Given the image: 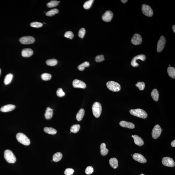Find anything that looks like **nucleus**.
Segmentation results:
<instances>
[{
	"instance_id": "obj_21",
	"label": "nucleus",
	"mask_w": 175,
	"mask_h": 175,
	"mask_svg": "<svg viewBox=\"0 0 175 175\" xmlns=\"http://www.w3.org/2000/svg\"><path fill=\"white\" fill-rule=\"evenodd\" d=\"M109 163L110 166L114 169H116L118 166V161L116 158H114L110 159Z\"/></svg>"
},
{
	"instance_id": "obj_2",
	"label": "nucleus",
	"mask_w": 175,
	"mask_h": 175,
	"mask_svg": "<svg viewBox=\"0 0 175 175\" xmlns=\"http://www.w3.org/2000/svg\"><path fill=\"white\" fill-rule=\"evenodd\" d=\"M16 138L18 141L22 144L25 146L30 144V141L29 138L23 133H18L16 135Z\"/></svg>"
},
{
	"instance_id": "obj_40",
	"label": "nucleus",
	"mask_w": 175,
	"mask_h": 175,
	"mask_svg": "<svg viewBox=\"0 0 175 175\" xmlns=\"http://www.w3.org/2000/svg\"><path fill=\"white\" fill-rule=\"evenodd\" d=\"M94 172L93 168L92 166H89L86 168L85 172L86 174L90 175L93 173Z\"/></svg>"
},
{
	"instance_id": "obj_41",
	"label": "nucleus",
	"mask_w": 175,
	"mask_h": 175,
	"mask_svg": "<svg viewBox=\"0 0 175 175\" xmlns=\"http://www.w3.org/2000/svg\"><path fill=\"white\" fill-rule=\"evenodd\" d=\"M56 94L58 96L60 97H64L65 95V93L63 91L62 89L59 88L56 92Z\"/></svg>"
},
{
	"instance_id": "obj_28",
	"label": "nucleus",
	"mask_w": 175,
	"mask_h": 175,
	"mask_svg": "<svg viewBox=\"0 0 175 175\" xmlns=\"http://www.w3.org/2000/svg\"><path fill=\"white\" fill-rule=\"evenodd\" d=\"M13 77V75L12 74H8L5 77L4 81L5 84L7 85L10 83Z\"/></svg>"
},
{
	"instance_id": "obj_34",
	"label": "nucleus",
	"mask_w": 175,
	"mask_h": 175,
	"mask_svg": "<svg viewBox=\"0 0 175 175\" xmlns=\"http://www.w3.org/2000/svg\"><path fill=\"white\" fill-rule=\"evenodd\" d=\"M94 1V0H89L86 2L83 5V8L86 9H88L91 8L92 3Z\"/></svg>"
},
{
	"instance_id": "obj_36",
	"label": "nucleus",
	"mask_w": 175,
	"mask_h": 175,
	"mask_svg": "<svg viewBox=\"0 0 175 175\" xmlns=\"http://www.w3.org/2000/svg\"><path fill=\"white\" fill-rule=\"evenodd\" d=\"M41 77L42 79L47 81L50 80L52 76L50 74L44 73L42 75Z\"/></svg>"
},
{
	"instance_id": "obj_1",
	"label": "nucleus",
	"mask_w": 175,
	"mask_h": 175,
	"mask_svg": "<svg viewBox=\"0 0 175 175\" xmlns=\"http://www.w3.org/2000/svg\"><path fill=\"white\" fill-rule=\"evenodd\" d=\"M130 114L134 116L145 119L147 118V114L144 110L140 109H131L129 111Z\"/></svg>"
},
{
	"instance_id": "obj_27",
	"label": "nucleus",
	"mask_w": 175,
	"mask_h": 175,
	"mask_svg": "<svg viewBox=\"0 0 175 175\" xmlns=\"http://www.w3.org/2000/svg\"><path fill=\"white\" fill-rule=\"evenodd\" d=\"M62 157V154L60 152H57L53 156V160L55 162H57L60 161Z\"/></svg>"
},
{
	"instance_id": "obj_48",
	"label": "nucleus",
	"mask_w": 175,
	"mask_h": 175,
	"mask_svg": "<svg viewBox=\"0 0 175 175\" xmlns=\"http://www.w3.org/2000/svg\"><path fill=\"white\" fill-rule=\"evenodd\" d=\"M1 69H0V74H1Z\"/></svg>"
},
{
	"instance_id": "obj_29",
	"label": "nucleus",
	"mask_w": 175,
	"mask_h": 175,
	"mask_svg": "<svg viewBox=\"0 0 175 175\" xmlns=\"http://www.w3.org/2000/svg\"><path fill=\"white\" fill-rule=\"evenodd\" d=\"M46 62L48 66H54L57 64L58 61L55 59H50L46 60Z\"/></svg>"
},
{
	"instance_id": "obj_47",
	"label": "nucleus",
	"mask_w": 175,
	"mask_h": 175,
	"mask_svg": "<svg viewBox=\"0 0 175 175\" xmlns=\"http://www.w3.org/2000/svg\"><path fill=\"white\" fill-rule=\"evenodd\" d=\"M140 175H144V174H140Z\"/></svg>"
},
{
	"instance_id": "obj_19",
	"label": "nucleus",
	"mask_w": 175,
	"mask_h": 175,
	"mask_svg": "<svg viewBox=\"0 0 175 175\" xmlns=\"http://www.w3.org/2000/svg\"><path fill=\"white\" fill-rule=\"evenodd\" d=\"M134 142L135 144L138 146H143L144 144V142L142 139L140 137L137 135H134L133 137Z\"/></svg>"
},
{
	"instance_id": "obj_32",
	"label": "nucleus",
	"mask_w": 175,
	"mask_h": 175,
	"mask_svg": "<svg viewBox=\"0 0 175 175\" xmlns=\"http://www.w3.org/2000/svg\"><path fill=\"white\" fill-rule=\"evenodd\" d=\"M59 12L58 9L55 8V9H52L46 12V16H48L51 17L55 15V14H57L59 13Z\"/></svg>"
},
{
	"instance_id": "obj_38",
	"label": "nucleus",
	"mask_w": 175,
	"mask_h": 175,
	"mask_svg": "<svg viewBox=\"0 0 175 175\" xmlns=\"http://www.w3.org/2000/svg\"><path fill=\"white\" fill-rule=\"evenodd\" d=\"M86 33V30L84 28H82L80 30L79 32L78 35L79 37L81 38H83Z\"/></svg>"
},
{
	"instance_id": "obj_16",
	"label": "nucleus",
	"mask_w": 175,
	"mask_h": 175,
	"mask_svg": "<svg viewBox=\"0 0 175 175\" xmlns=\"http://www.w3.org/2000/svg\"><path fill=\"white\" fill-rule=\"evenodd\" d=\"M34 53L32 49L25 48L23 49L22 51V55L23 57H28L31 56Z\"/></svg>"
},
{
	"instance_id": "obj_44",
	"label": "nucleus",
	"mask_w": 175,
	"mask_h": 175,
	"mask_svg": "<svg viewBox=\"0 0 175 175\" xmlns=\"http://www.w3.org/2000/svg\"><path fill=\"white\" fill-rule=\"evenodd\" d=\"M171 146L173 147H175V140H173V141L171 142Z\"/></svg>"
},
{
	"instance_id": "obj_14",
	"label": "nucleus",
	"mask_w": 175,
	"mask_h": 175,
	"mask_svg": "<svg viewBox=\"0 0 175 175\" xmlns=\"http://www.w3.org/2000/svg\"><path fill=\"white\" fill-rule=\"evenodd\" d=\"M133 158L135 161L140 163H145L147 162V160L145 157L141 154L135 153L133 155Z\"/></svg>"
},
{
	"instance_id": "obj_37",
	"label": "nucleus",
	"mask_w": 175,
	"mask_h": 175,
	"mask_svg": "<svg viewBox=\"0 0 175 175\" xmlns=\"http://www.w3.org/2000/svg\"><path fill=\"white\" fill-rule=\"evenodd\" d=\"M140 90H143L144 89L145 87V83L143 82H139L135 85Z\"/></svg>"
},
{
	"instance_id": "obj_23",
	"label": "nucleus",
	"mask_w": 175,
	"mask_h": 175,
	"mask_svg": "<svg viewBox=\"0 0 175 175\" xmlns=\"http://www.w3.org/2000/svg\"><path fill=\"white\" fill-rule=\"evenodd\" d=\"M101 153L102 156H105L108 154V150L106 148V145L104 143H103L101 145Z\"/></svg>"
},
{
	"instance_id": "obj_25",
	"label": "nucleus",
	"mask_w": 175,
	"mask_h": 175,
	"mask_svg": "<svg viewBox=\"0 0 175 175\" xmlns=\"http://www.w3.org/2000/svg\"><path fill=\"white\" fill-rule=\"evenodd\" d=\"M169 76L171 78H175V68L174 67L169 66L167 70Z\"/></svg>"
},
{
	"instance_id": "obj_43",
	"label": "nucleus",
	"mask_w": 175,
	"mask_h": 175,
	"mask_svg": "<svg viewBox=\"0 0 175 175\" xmlns=\"http://www.w3.org/2000/svg\"><path fill=\"white\" fill-rule=\"evenodd\" d=\"M104 55H98L95 57L96 61L98 62H101L104 61Z\"/></svg>"
},
{
	"instance_id": "obj_30",
	"label": "nucleus",
	"mask_w": 175,
	"mask_h": 175,
	"mask_svg": "<svg viewBox=\"0 0 175 175\" xmlns=\"http://www.w3.org/2000/svg\"><path fill=\"white\" fill-rule=\"evenodd\" d=\"M60 2V1H51L47 4V5L48 8H53V7H56V6L58 5L59 3Z\"/></svg>"
},
{
	"instance_id": "obj_42",
	"label": "nucleus",
	"mask_w": 175,
	"mask_h": 175,
	"mask_svg": "<svg viewBox=\"0 0 175 175\" xmlns=\"http://www.w3.org/2000/svg\"><path fill=\"white\" fill-rule=\"evenodd\" d=\"M74 172V170L72 168H67L65 170L64 174L65 175H72Z\"/></svg>"
},
{
	"instance_id": "obj_45",
	"label": "nucleus",
	"mask_w": 175,
	"mask_h": 175,
	"mask_svg": "<svg viewBox=\"0 0 175 175\" xmlns=\"http://www.w3.org/2000/svg\"><path fill=\"white\" fill-rule=\"evenodd\" d=\"M121 2L123 3H125L128 2L127 0H121Z\"/></svg>"
},
{
	"instance_id": "obj_5",
	"label": "nucleus",
	"mask_w": 175,
	"mask_h": 175,
	"mask_svg": "<svg viewBox=\"0 0 175 175\" xmlns=\"http://www.w3.org/2000/svg\"><path fill=\"white\" fill-rule=\"evenodd\" d=\"M107 86L110 90L114 92H118L121 89V86L119 83L114 81H109L107 82Z\"/></svg>"
},
{
	"instance_id": "obj_39",
	"label": "nucleus",
	"mask_w": 175,
	"mask_h": 175,
	"mask_svg": "<svg viewBox=\"0 0 175 175\" xmlns=\"http://www.w3.org/2000/svg\"><path fill=\"white\" fill-rule=\"evenodd\" d=\"M64 36L67 38L72 39L74 37V35L72 32L71 31H68L65 33L64 34Z\"/></svg>"
},
{
	"instance_id": "obj_13",
	"label": "nucleus",
	"mask_w": 175,
	"mask_h": 175,
	"mask_svg": "<svg viewBox=\"0 0 175 175\" xmlns=\"http://www.w3.org/2000/svg\"><path fill=\"white\" fill-rule=\"evenodd\" d=\"M113 17V12L110 11H106L102 16V18L104 22H109L111 21Z\"/></svg>"
},
{
	"instance_id": "obj_22",
	"label": "nucleus",
	"mask_w": 175,
	"mask_h": 175,
	"mask_svg": "<svg viewBox=\"0 0 175 175\" xmlns=\"http://www.w3.org/2000/svg\"><path fill=\"white\" fill-rule=\"evenodd\" d=\"M44 130L45 133L50 135H55L57 132L56 129L51 127H46L44 128Z\"/></svg>"
},
{
	"instance_id": "obj_7",
	"label": "nucleus",
	"mask_w": 175,
	"mask_h": 175,
	"mask_svg": "<svg viewBox=\"0 0 175 175\" xmlns=\"http://www.w3.org/2000/svg\"><path fill=\"white\" fill-rule=\"evenodd\" d=\"M161 129L158 124H157L152 129V136L153 138L156 139L161 135Z\"/></svg>"
},
{
	"instance_id": "obj_50",
	"label": "nucleus",
	"mask_w": 175,
	"mask_h": 175,
	"mask_svg": "<svg viewBox=\"0 0 175 175\" xmlns=\"http://www.w3.org/2000/svg\"><path fill=\"white\" fill-rule=\"evenodd\" d=\"M169 66H170V65H169Z\"/></svg>"
},
{
	"instance_id": "obj_15",
	"label": "nucleus",
	"mask_w": 175,
	"mask_h": 175,
	"mask_svg": "<svg viewBox=\"0 0 175 175\" xmlns=\"http://www.w3.org/2000/svg\"><path fill=\"white\" fill-rule=\"evenodd\" d=\"M73 86L74 88H80L84 89L86 87V85L84 82L81 80L75 79L72 83Z\"/></svg>"
},
{
	"instance_id": "obj_4",
	"label": "nucleus",
	"mask_w": 175,
	"mask_h": 175,
	"mask_svg": "<svg viewBox=\"0 0 175 175\" xmlns=\"http://www.w3.org/2000/svg\"><path fill=\"white\" fill-rule=\"evenodd\" d=\"M92 111L95 117L97 118L100 117L102 111V106L100 103L98 102L94 103L92 105Z\"/></svg>"
},
{
	"instance_id": "obj_20",
	"label": "nucleus",
	"mask_w": 175,
	"mask_h": 175,
	"mask_svg": "<svg viewBox=\"0 0 175 175\" xmlns=\"http://www.w3.org/2000/svg\"><path fill=\"white\" fill-rule=\"evenodd\" d=\"M53 110L51 108L48 107L47 108L46 110L45 111V117L46 119H50L52 118L53 114Z\"/></svg>"
},
{
	"instance_id": "obj_33",
	"label": "nucleus",
	"mask_w": 175,
	"mask_h": 175,
	"mask_svg": "<svg viewBox=\"0 0 175 175\" xmlns=\"http://www.w3.org/2000/svg\"><path fill=\"white\" fill-rule=\"evenodd\" d=\"M89 63L88 62L86 61L79 66L78 69L80 71H83L85 69V68L89 67Z\"/></svg>"
},
{
	"instance_id": "obj_31",
	"label": "nucleus",
	"mask_w": 175,
	"mask_h": 175,
	"mask_svg": "<svg viewBox=\"0 0 175 175\" xmlns=\"http://www.w3.org/2000/svg\"><path fill=\"white\" fill-rule=\"evenodd\" d=\"M80 129V125L79 124H75L71 127V132L76 133Z\"/></svg>"
},
{
	"instance_id": "obj_49",
	"label": "nucleus",
	"mask_w": 175,
	"mask_h": 175,
	"mask_svg": "<svg viewBox=\"0 0 175 175\" xmlns=\"http://www.w3.org/2000/svg\"><path fill=\"white\" fill-rule=\"evenodd\" d=\"M133 135H132V137H133Z\"/></svg>"
},
{
	"instance_id": "obj_9",
	"label": "nucleus",
	"mask_w": 175,
	"mask_h": 175,
	"mask_svg": "<svg viewBox=\"0 0 175 175\" xmlns=\"http://www.w3.org/2000/svg\"><path fill=\"white\" fill-rule=\"evenodd\" d=\"M162 163L164 166L167 167H174L175 163L172 158L169 157H164L162 159Z\"/></svg>"
},
{
	"instance_id": "obj_11",
	"label": "nucleus",
	"mask_w": 175,
	"mask_h": 175,
	"mask_svg": "<svg viewBox=\"0 0 175 175\" xmlns=\"http://www.w3.org/2000/svg\"><path fill=\"white\" fill-rule=\"evenodd\" d=\"M146 57L144 55H137L132 59L131 61V66L134 67H137L139 66L138 64L136 62L137 60H140L142 61H144L146 60Z\"/></svg>"
},
{
	"instance_id": "obj_3",
	"label": "nucleus",
	"mask_w": 175,
	"mask_h": 175,
	"mask_svg": "<svg viewBox=\"0 0 175 175\" xmlns=\"http://www.w3.org/2000/svg\"><path fill=\"white\" fill-rule=\"evenodd\" d=\"M4 157L6 161L9 163H14L16 161V158L14 154L12 151L9 150L5 151Z\"/></svg>"
},
{
	"instance_id": "obj_17",
	"label": "nucleus",
	"mask_w": 175,
	"mask_h": 175,
	"mask_svg": "<svg viewBox=\"0 0 175 175\" xmlns=\"http://www.w3.org/2000/svg\"><path fill=\"white\" fill-rule=\"evenodd\" d=\"M15 106L12 104L5 105L0 108V111L3 112H8L13 110L15 108Z\"/></svg>"
},
{
	"instance_id": "obj_46",
	"label": "nucleus",
	"mask_w": 175,
	"mask_h": 175,
	"mask_svg": "<svg viewBox=\"0 0 175 175\" xmlns=\"http://www.w3.org/2000/svg\"><path fill=\"white\" fill-rule=\"evenodd\" d=\"M172 29H173L174 32L175 33V25H173L172 27Z\"/></svg>"
},
{
	"instance_id": "obj_8",
	"label": "nucleus",
	"mask_w": 175,
	"mask_h": 175,
	"mask_svg": "<svg viewBox=\"0 0 175 175\" xmlns=\"http://www.w3.org/2000/svg\"><path fill=\"white\" fill-rule=\"evenodd\" d=\"M166 40L165 37L162 36L160 38L158 42L157 45V51L159 53L161 52L162 51L166 45Z\"/></svg>"
},
{
	"instance_id": "obj_24",
	"label": "nucleus",
	"mask_w": 175,
	"mask_h": 175,
	"mask_svg": "<svg viewBox=\"0 0 175 175\" xmlns=\"http://www.w3.org/2000/svg\"><path fill=\"white\" fill-rule=\"evenodd\" d=\"M151 97L155 101L157 102L158 100L159 94L158 91L156 89H153L151 93Z\"/></svg>"
},
{
	"instance_id": "obj_18",
	"label": "nucleus",
	"mask_w": 175,
	"mask_h": 175,
	"mask_svg": "<svg viewBox=\"0 0 175 175\" xmlns=\"http://www.w3.org/2000/svg\"><path fill=\"white\" fill-rule=\"evenodd\" d=\"M121 126L123 127L127 128L130 129H133L135 127V125L132 123L124 121H122L119 123Z\"/></svg>"
},
{
	"instance_id": "obj_12",
	"label": "nucleus",
	"mask_w": 175,
	"mask_h": 175,
	"mask_svg": "<svg viewBox=\"0 0 175 175\" xmlns=\"http://www.w3.org/2000/svg\"><path fill=\"white\" fill-rule=\"evenodd\" d=\"M131 41L132 43L134 45H140L142 42V38L140 34H135L132 38Z\"/></svg>"
},
{
	"instance_id": "obj_26",
	"label": "nucleus",
	"mask_w": 175,
	"mask_h": 175,
	"mask_svg": "<svg viewBox=\"0 0 175 175\" xmlns=\"http://www.w3.org/2000/svg\"><path fill=\"white\" fill-rule=\"evenodd\" d=\"M85 114V110L83 108H81L79 111L76 115V118L78 121L82 120Z\"/></svg>"
},
{
	"instance_id": "obj_10",
	"label": "nucleus",
	"mask_w": 175,
	"mask_h": 175,
	"mask_svg": "<svg viewBox=\"0 0 175 175\" xmlns=\"http://www.w3.org/2000/svg\"><path fill=\"white\" fill-rule=\"evenodd\" d=\"M35 39L33 37L27 36L22 37L20 39L19 41L21 44L27 45L33 44L35 41Z\"/></svg>"
},
{
	"instance_id": "obj_6",
	"label": "nucleus",
	"mask_w": 175,
	"mask_h": 175,
	"mask_svg": "<svg viewBox=\"0 0 175 175\" xmlns=\"http://www.w3.org/2000/svg\"><path fill=\"white\" fill-rule=\"evenodd\" d=\"M142 11L143 14L147 16L151 17L153 15V11L151 7L148 5L143 4L142 6Z\"/></svg>"
},
{
	"instance_id": "obj_35",
	"label": "nucleus",
	"mask_w": 175,
	"mask_h": 175,
	"mask_svg": "<svg viewBox=\"0 0 175 175\" xmlns=\"http://www.w3.org/2000/svg\"><path fill=\"white\" fill-rule=\"evenodd\" d=\"M30 26L34 28H39L43 26L42 23L38 22H33L31 23Z\"/></svg>"
}]
</instances>
